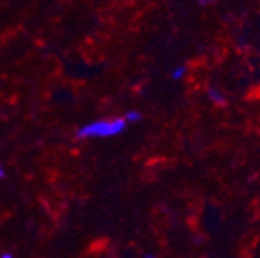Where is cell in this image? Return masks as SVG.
Returning a JSON list of instances; mask_svg holds the SVG:
<instances>
[{"instance_id":"obj_1","label":"cell","mask_w":260,"mask_h":258,"mask_svg":"<svg viewBox=\"0 0 260 258\" xmlns=\"http://www.w3.org/2000/svg\"><path fill=\"white\" fill-rule=\"evenodd\" d=\"M125 119L116 118V119H101L90 122L78 130V138H109L119 135L125 128Z\"/></svg>"},{"instance_id":"obj_2","label":"cell","mask_w":260,"mask_h":258,"mask_svg":"<svg viewBox=\"0 0 260 258\" xmlns=\"http://www.w3.org/2000/svg\"><path fill=\"white\" fill-rule=\"evenodd\" d=\"M208 96H209V99H211L212 102H215V104H218V105H223V104L226 102L223 93H220V91H218L217 88H214V87L208 88Z\"/></svg>"},{"instance_id":"obj_3","label":"cell","mask_w":260,"mask_h":258,"mask_svg":"<svg viewBox=\"0 0 260 258\" xmlns=\"http://www.w3.org/2000/svg\"><path fill=\"white\" fill-rule=\"evenodd\" d=\"M124 119H125V122H137V121L141 119V113L137 112V110H130V112L125 113Z\"/></svg>"},{"instance_id":"obj_4","label":"cell","mask_w":260,"mask_h":258,"mask_svg":"<svg viewBox=\"0 0 260 258\" xmlns=\"http://www.w3.org/2000/svg\"><path fill=\"white\" fill-rule=\"evenodd\" d=\"M186 75V67H178L172 71V78L174 79H181Z\"/></svg>"},{"instance_id":"obj_5","label":"cell","mask_w":260,"mask_h":258,"mask_svg":"<svg viewBox=\"0 0 260 258\" xmlns=\"http://www.w3.org/2000/svg\"><path fill=\"white\" fill-rule=\"evenodd\" d=\"M215 0H199V4L202 5V7H205V5H211V4H214Z\"/></svg>"},{"instance_id":"obj_6","label":"cell","mask_w":260,"mask_h":258,"mask_svg":"<svg viewBox=\"0 0 260 258\" xmlns=\"http://www.w3.org/2000/svg\"><path fill=\"white\" fill-rule=\"evenodd\" d=\"M0 258H13V255H11V253H8V252H5V253L0 255Z\"/></svg>"},{"instance_id":"obj_7","label":"cell","mask_w":260,"mask_h":258,"mask_svg":"<svg viewBox=\"0 0 260 258\" xmlns=\"http://www.w3.org/2000/svg\"><path fill=\"white\" fill-rule=\"evenodd\" d=\"M5 176V170H4V166L0 164V178H4Z\"/></svg>"},{"instance_id":"obj_8","label":"cell","mask_w":260,"mask_h":258,"mask_svg":"<svg viewBox=\"0 0 260 258\" xmlns=\"http://www.w3.org/2000/svg\"><path fill=\"white\" fill-rule=\"evenodd\" d=\"M146 258H155V256H152V255H149V256H146Z\"/></svg>"}]
</instances>
